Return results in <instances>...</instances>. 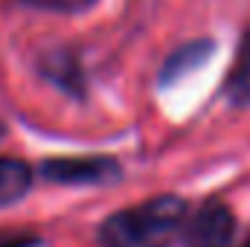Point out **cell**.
Listing matches in <instances>:
<instances>
[{"label":"cell","mask_w":250,"mask_h":247,"mask_svg":"<svg viewBox=\"0 0 250 247\" xmlns=\"http://www.w3.org/2000/svg\"><path fill=\"white\" fill-rule=\"evenodd\" d=\"M212 53H215V41H209V38H195V41L181 44L175 53L166 56V62L160 67V76H157L160 87L178 84V82H181L184 76H189L192 70L204 67V64L212 59Z\"/></svg>","instance_id":"277c9868"},{"label":"cell","mask_w":250,"mask_h":247,"mask_svg":"<svg viewBox=\"0 0 250 247\" xmlns=\"http://www.w3.org/2000/svg\"><path fill=\"white\" fill-rule=\"evenodd\" d=\"M44 239L38 233H23V230H9L0 233V247H41Z\"/></svg>","instance_id":"9c48e42d"},{"label":"cell","mask_w":250,"mask_h":247,"mask_svg":"<svg viewBox=\"0 0 250 247\" xmlns=\"http://www.w3.org/2000/svg\"><path fill=\"white\" fill-rule=\"evenodd\" d=\"M236 218L221 201H207L189 221H184V247H233Z\"/></svg>","instance_id":"3957f363"},{"label":"cell","mask_w":250,"mask_h":247,"mask_svg":"<svg viewBox=\"0 0 250 247\" xmlns=\"http://www.w3.org/2000/svg\"><path fill=\"white\" fill-rule=\"evenodd\" d=\"M224 96L236 105V108H250V26L245 29L242 41H239V53L236 64L227 76L224 84Z\"/></svg>","instance_id":"52a82bcc"},{"label":"cell","mask_w":250,"mask_h":247,"mask_svg":"<svg viewBox=\"0 0 250 247\" xmlns=\"http://www.w3.org/2000/svg\"><path fill=\"white\" fill-rule=\"evenodd\" d=\"M187 201L157 195L137 206L120 209L99 224V247H172L187 221Z\"/></svg>","instance_id":"6da1fadb"},{"label":"cell","mask_w":250,"mask_h":247,"mask_svg":"<svg viewBox=\"0 0 250 247\" xmlns=\"http://www.w3.org/2000/svg\"><path fill=\"white\" fill-rule=\"evenodd\" d=\"M41 76L50 79L56 87H62L64 93H70L73 99H84V73L73 53H67V50L50 53L41 62Z\"/></svg>","instance_id":"5b68a950"},{"label":"cell","mask_w":250,"mask_h":247,"mask_svg":"<svg viewBox=\"0 0 250 247\" xmlns=\"http://www.w3.org/2000/svg\"><path fill=\"white\" fill-rule=\"evenodd\" d=\"M3 137H6V125L0 123V140H3Z\"/></svg>","instance_id":"30bf717a"},{"label":"cell","mask_w":250,"mask_h":247,"mask_svg":"<svg viewBox=\"0 0 250 247\" xmlns=\"http://www.w3.org/2000/svg\"><path fill=\"white\" fill-rule=\"evenodd\" d=\"M32 189V166L18 157H0V209L15 206Z\"/></svg>","instance_id":"8992f818"},{"label":"cell","mask_w":250,"mask_h":247,"mask_svg":"<svg viewBox=\"0 0 250 247\" xmlns=\"http://www.w3.org/2000/svg\"><path fill=\"white\" fill-rule=\"evenodd\" d=\"M242 247H250V239H248V242H245V245H242Z\"/></svg>","instance_id":"8fae6325"},{"label":"cell","mask_w":250,"mask_h":247,"mask_svg":"<svg viewBox=\"0 0 250 247\" xmlns=\"http://www.w3.org/2000/svg\"><path fill=\"white\" fill-rule=\"evenodd\" d=\"M41 178L59 186H105L117 184L123 169L114 157L90 154V157H50L38 166Z\"/></svg>","instance_id":"7a4b0ae2"},{"label":"cell","mask_w":250,"mask_h":247,"mask_svg":"<svg viewBox=\"0 0 250 247\" xmlns=\"http://www.w3.org/2000/svg\"><path fill=\"white\" fill-rule=\"evenodd\" d=\"M21 3L35 9H50V12H79V9H87L93 0H21Z\"/></svg>","instance_id":"ba28073f"}]
</instances>
